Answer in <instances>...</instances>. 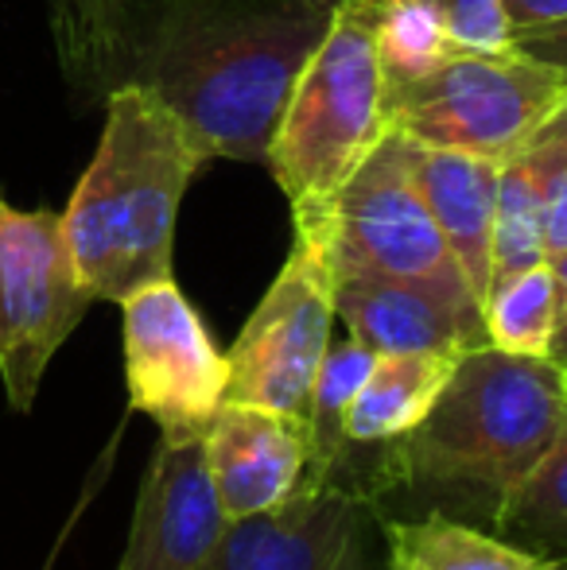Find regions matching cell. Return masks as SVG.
<instances>
[{"label": "cell", "mask_w": 567, "mask_h": 570, "mask_svg": "<svg viewBox=\"0 0 567 570\" xmlns=\"http://www.w3.org/2000/svg\"><path fill=\"white\" fill-rule=\"evenodd\" d=\"M331 20L326 0H167L129 82L148 86L206 159L265 164Z\"/></svg>", "instance_id": "obj_1"}, {"label": "cell", "mask_w": 567, "mask_h": 570, "mask_svg": "<svg viewBox=\"0 0 567 570\" xmlns=\"http://www.w3.org/2000/svg\"><path fill=\"white\" fill-rule=\"evenodd\" d=\"M567 423V373L548 357L475 345L420 428L385 443V485L493 520Z\"/></svg>", "instance_id": "obj_2"}, {"label": "cell", "mask_w": 567, "mask_h": 570, "mask_svg": "<svg viewBox=\"0 0 567 570\" xmlns=\"http://www.w3.org/2000/svg\"><path fill=\"white\" fill-rule=\"evenodd\" d=\"M206 151L148 90L106 94V125L62 214L70 256L94 299L121 303L172 276L175 222Z\"/></svg>", "instance_id": "obj_3"}, {"label": "cell", "mask_w": 567, "mask_h": 570, "mask_svg": "<svg viewBox=\"0 0 567 570\" xmlns=\"http://www.w3.org/2000/svg\"><path fill=\"white\" fill-rule=\"evenodd\" d=\"M389 132V82L370 0H342L287 98L265 167L292 210H323Z\"/></svg>", "instance_id": "obj_4"}, {"label": "cell", "mask_w": 567, "mask_h": 570, "mask_svg": "<svg viewBox=\"0 0 567 570\" xmlns=\"http://www.w3.org/2000/svg\"><path fill=\"white\" fill-rule=\"evenodd\" d=\"M292 253L229 345V396L307 415L311 384L339 318V226L334 206L292 210Z\"/></svg>", "instance_id": "obj_5"}, {"label": "cell", "mask_w": 567, "mask_h": 570, "mask_svg": "<svg viewBox=\"0 0 567 570\" xmlns=\"http://www.w3.org/2000/svg\"><path fill=\"white\" fill-rule=\"evenodd\" d=\"M564 106V78L525 47L501 55L459 51L420 82L389 90L393 132L420 148L470 151L498 164Z\"/></svg>", "instance_id": "obj_6"}, {"label": "cell", "mask_w": 567, "mask_h": 570, "mask_svg": "<svg viewBox=\"0 0 567 570\" xmlns=\"http://www.w3.org/2000/svg\"><path fill=\"white\" fill-rule=\"evenodd\" d=\"M94 303L62 214L16 210L0 198V384L16 412L36 407L47 365Z\"/></svg>", "instance_id": "obj_7"}, {"label": "cell", "mask_w": 567, "mask_h": 570, "mask_svg": "<svg viewBox=\"0 0 567 570\" xmlns=\"http://www.w3.org/2000/svg\"><path fill=\"white\" fill-rule=\"evenodd\" d=\"M129 407L159 428V443H203L229 396V361L172 276L121 299Z\"/></svg>", "instance_id": "obj_8"}, {"label": "cell", "mask_w": 567, "mask_h": 570, "mask_svg": "<svg viewBox=\"0 0 567 570\" xmlns=\"http://www.w3.org/2000/svg\"><path fill=\"white\" fill-rule=\"evenodd\" d=\"M412 151L417 148L409 136L389 132L334 198L339 268L381 272V276L424 284L447 299L478 307L424 190H420Z\"/></svg>", "instance_id": "obj_9"}, {"label": "cell", "mask_w": 567, "mask_h": 570, "mask_svg": "<svg viewBox=\"0 0 567 570\" xmlns=\"http://www.w3.org/2000/svg\"><path fill=\"white\" fill-rule=\"evenodd\" d=\"M370 497L346 481L295 485L276 509L226 520L206 570H339L362 540Z\"/></svg>", "instance_id": "obj_10"}, {"label": "cell", "mask_w": 567, "mask_h": 570, "mask_svg": "<svg viewBox=\"0 0 567 570\" xmlns=\"http://www.w3.org/2000/svg\"><path fill=\"white\" fill-rule=\"evenodd\" d=\"M222 528L203 443H156L117 570H206Z\"/></svg>", "instance_id": "obj_11"}, {"label": "cell", "mask_w": 567, "mask_h": 570, "mask_svg": "<svg viewBox=\"0 0 567 570\" xmlns=\"http://www.w3.org/2000/svg\"><path fill=\"white\" fill-rule=\"evenodd\" d=\"M203 458L222 520L257 517L287 501L307 473V420L226 400L203 439Z\"/></svg>", "instance_id": "obj_12"}, {"label": "cell", "mask_w": 567, "mask_h": 570, "mask_svg": "<svg viewBox=\"0 0 567 570\" xmlns=\"http://www.w3.org/2000/svg\"><path fill=\"white\" fill-rule=\"evenodd\" d=\"M339 318L354 342L373 353H447L462 357L486 345L482 311L454 303L424 284L339 268Z\"/></svg>", "instance_id": "obj_13"}, {"label": "cell", "mask_w": 567, "mask_h": 570, "mask_svg": "<svg viewBox=\"0 0 567 570\" xmlns=\"http://www.w3.org/2000/svg\"><path fill=\"white\" fill-rule=\"evenodd\" d=\"M62 78L78 98H101L129 82L151 23L167 0H43Z\"/></svg>", "instance_id": "obj_14"}, {"label": "cell", "mask_w": 567, "mask_h": 570, "mask_svg": "<svg viewBox=\"0 0 567 570\" xmlns=\"http://www.w3.org/2000/svg\"><path fill=\"white\" fill-rule=\"evenodd\" d=\"M417 156V179L424 190L431 214L467 276L470 295L482 307L486 287L493 276V218H498V179L501 164L470 151H443V148H420Z\"/></svg>", "instance_id": "obj_15"}, {"label": "cell", "mask_w": 567, "mask_h": 570, "mask_svg": "<svg viewBox=\"0 0 567 570\" xmlns=\"http://www.w3.org/2000/svg\"><path fill=\"white\" fill-rule=\"evenodd\" d=\"M567 167V106L501 164L493 218V276L548 261V198ZM490 276V279H493Z\"/></svg>", "instance_id": "obj_16"}, {"label": "cell", "mask_w": 567, "mask_h": 570, "mask_svg": "<svg viewBox=\"0 0 567 570\" xmlns=\"http://www.w3.org/2000/svg\"><path fill=\"white\" fill-rule=\"evenodd\" d=\"M454 361L459 357L447 353H378L370 376L350 404V443H393L420 428L443 392Z\"/></svg>", "instance_id": "obj_17"}, {"label": "cell", "mask_w": 567, "mask_h": 570, "mask_svg": "<svg viewBox=\"0 0 567 570\" xmlns=\"http://www.w3.org/2000/svg\"><path fill=\"white\" fill-rule=\"evenodd\" d=\"M385 570H556V559L436 509L420 520H385Z\"/></svg>", "instance_id": "obj_18"}, {"label": "cell", "mask_w": 567, "mask_h": 570, "mask_svg": "<svg viewBox=\"0 0 567 570\" xmlns=\"http://www.w3.org/2000/svg\"><path fill=\"white\" fill-rule=\"evenodd\" d=\"M373 361H378V353L354 342L350 334L342 342H331L315 373V384H311L307 415H303L311 435V458L300 485H326V481H339V473L346 470V454L354 446L346 435V415L358 389L370 376Z\"/></svg>", "instance_id": "obj_19"}, {"label": "cell", "mask_w": 567, "mask_h": 570, "mask_svg": "<svg viewBox=\"0 0 567 570\" xmlns=\"http://www.w3.org/2000/svg\"><path fill=\"white\" fill-rule=\"evenodd\" d=\"M373 43L389 90H401L459 55L439 0H370Z\"/></svg>", "instance_id": "obj_20"}, {"label": "cell", "mask_w": 567, "mask_h": 570, "mask_svg": "<svg viewBox=\"0 0 567 570\" xmlns=\"http://www.w3.org/2000/svg\"><path fill=\"white\" fill-rule=\"evenodd\" d=\"M493 532L525 551L548 559H567V423L553 451L501 501L493 512Z\"/></svg>", "instance_id": "obj_21"}, {"label": "cell", "mask_w": 567, "mask_h": 570, "mask_svg": "<svg viewBox=\"0 0 567 570\" xmlns=\"http://www.w3.org/2000/svg\"><path fill=\"white\" fill-rule=\"evenodd\" d=\"M486 342L521 357H548L556 326L553 261L493 276L482 299Z\"/></svg>", "instance_id": "obj_22"}, {"label": "cell", "mask_w": 567, "mask_h": 570, "mask_svg": "<svg viewBox=\"0 0 567 570\" xmlns=\"http://www.w3.org/2000/svg\"><path fill=\"white\" fill-rule=\"evenodd\" d=\"M439 4L459 51L501 55L517 47V28L509 20L506 0H439Z\"/></svg>", "instance_id": "obj_23"}, {"label": "cell", "mask_w": 567, "mask_h": 570, "mask_svg": "<svg viewBox=\"0 0 567 570\" xmlns=\"http://www.w3.org/2000/svg\"><path fill=\"white\" fill-rule=\"evenodd\" d=\"M517 47H525V51L537 55L540 62H548L567 86V20L548 23V28H537V31H525V36L517 39Z\"/></svg>", "instance_id": "obj_24"}, {"label": "cell", "mask_w": 567, "mask_h": 570, "mask_svg": "<svg viewBox=\"0 0 567 570\" xmlns=\"http://www.w3.org/2000/svg\"><path fill=\"white\" fill-rule=\"evenodd\" d=\"M506 8L517 28V39H521L525 31H537V28H548V23L567 20V0H506Z\"/></svg>", "instance_id": "obj_25"}, {"label": "cell", "mask_w": 567, "mask_h": 570, "mask_svg": "<svg viewBox=\"0 0 567 570\" xmlns=\"http://www.w3.org/2000/svg\"><path fill=\"white\" fill-rule=\"evenodd\" d=\"M553 276H556V326H553V345H548V361L567 373V253L553 261Z\"/></svg>", "instance_id": "obj_26"}, {"label": "cell", "mask_w": 567, "mask_h": 570, "mask_svg": "<svg viewBox=\"0 0 567 570\" xmlns=\"http://www.w3.org/2000/svg\"><path fill=\"white\" fill-rule=\"evenodd\" d=\"M545 245H548V261H556L560 253H567V167H564L560 179H556L553 198H548Z\"/></svg>", "instance_id": "obj_27"}, {"label": "cell", "mask_w": 567, "mask_h": 570, "mask_svg": "<svg viewBox=\"0 0 567 570\" xmlns=\"http://www.w3.org/2000/svg\"><path fill=\"white\" fill-rule=\"evenodd\" d=\"M339 570H370V567H365V543L362 540L346 551V559L339 563Z\"/></svg>", "instance_id": "obj_28"}, {"label": "cell", "mask_w": 567, "mask_h": 570, "mask_svg": "<svg viewBox=\"0 0 567 570\" xmlns=\"http://www.w3.org/2000/svg\"><path fill=\"white\" fill-rule=\"evenodd\" d=\"M556 570H567V559H560V563H556Z\"/></svg>", "instance_id": "obj_29"}, {"label": "cell", "mask_w": 567, "mask_h": 570, "mask_svg": "<svg viewBox=\"0 0 567 570\" xmlns=\"http://www.w3.org/2000/svg\"><path fill=\"white\" fill-rule=\"evenodd\" d=\"M326 4H334V8H339V4H342V0H326Z\"/></svg>", "instance_id": "obj_30"}]
</instances>
